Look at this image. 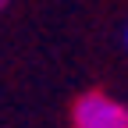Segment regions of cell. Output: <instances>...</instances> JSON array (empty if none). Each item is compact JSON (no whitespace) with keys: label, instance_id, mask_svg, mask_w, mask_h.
Listing matches in <instances>:
<instances>
[{"label":"cell","instance_id":"obj_1","mask_svg":"<svg viewBox=\"0 0 128 128\" xmlns=\"http://www.w3.org/2000/svg\"><path fill=\"white\" fill-rule=\"evenodd\" d=\"M71 128H128V107L103 89H89L71 107Z\"/></svg>","mask_w":128,"mask_h":128},{"label":"cell","instance_id":"obj_2","mask_svg":"<svg viewBox=\"0 0 128 128\" xmlns=\"http://www.w3.org/2000/svg\"><path fill=\"white\" fill-rule=\"evenodd\" d=\"M124 43H128V28H124Z\"/></svg>","mask_w":128,"mask_h":128},{"label":"cell","instance_id":"obj_3","mask_svg":"<svg viewBox=\"0 0 128 128\" xmlns=\"http://www.w3.org/2000/svg\"><path fill=\"white\" fill-rule=\"evenodd\" d=\"M4 4H7V0H0V7H4Z\"/></svg>","mask_w":128,"mask_h":128}]
</instances>
